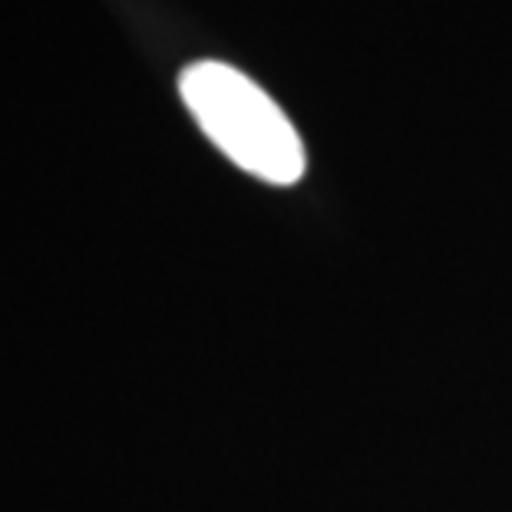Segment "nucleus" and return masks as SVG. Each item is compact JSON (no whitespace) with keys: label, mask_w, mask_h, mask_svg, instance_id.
I'll return each mask as SVG.
<instances>
[{"label":"nucleus","mask_w":512,"mask_h":512,"mask_svg":"<svg viewBox=\"0 0 512 512\" xmlns=\"http://www.w3.org/2000/svg\"><path fill=\"white\" fill-rule=\"evenodd\" d=\"M185 110L238 169L271 185L304 179L308 152L285 110L245 76L222 60H199L179 76Z\"/></svg>","instance_id":"obj_1"}]
</instances>
